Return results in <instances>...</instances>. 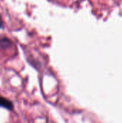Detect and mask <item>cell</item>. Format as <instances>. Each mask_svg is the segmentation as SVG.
<instances>
[{"label": "cell", "instance_id": "1", "mask_svg": "<svg viewBox=\"0 0 122 123\" xmlns=\"http://www.w3.org/2000/svg\"><path fill=\"white\" fill-rule=\"evenodd\" d=\"M0 107L7 109L9 110H12L14 107L13 103L11 101L2 97H0Z\"/></svg>", "mask_w": 122, "mask_h": 123}, {"label": "cell", "instance_id": "2", "mask_svg": "<svg viewBox=\"0 0 122 123\" xmlns=\"http://www.w3.org/2000/svg\"><path fill=\"white\" fill-rule=\"evenodd\" d=\"M12 45V42L7 38L0 39V47L3 48H8Z\"/></svg>", "mask_w": 122, "mask_h": 123}, {"label": "cell", "instance_id": "3", "mask_svg": "<svg viewBox=\"0 0 122 123\" xmlns=\"http://www.w3.org/2000/svg\"><path fill=\"white\" fill-rule=\"evenodd\" d=\"M3 20H2V18H1V16L0 15V29L3 27Z\"/></svg>", "mask_w": 122, "mask_h": 123}]
</instances>
